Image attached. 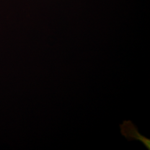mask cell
<instances>
[{
    "mask_svg": "<svg viewBox=\"0 0 150 150\" xmlns=\"http://www.w3.org/2000/svg\"><path fill=\"white\" fill-rule=\"evenodd\" d=\"M121 132L129 140H139L142 142L146 148L150 150V139L140 134L139 129L131 121H124L122 125H120Z\"/></svg>",
    "mask_w": 150,
    "mask_h": 150,
    "instance_id": "cell-1",
    "label": "cell"
}]
</instances>
